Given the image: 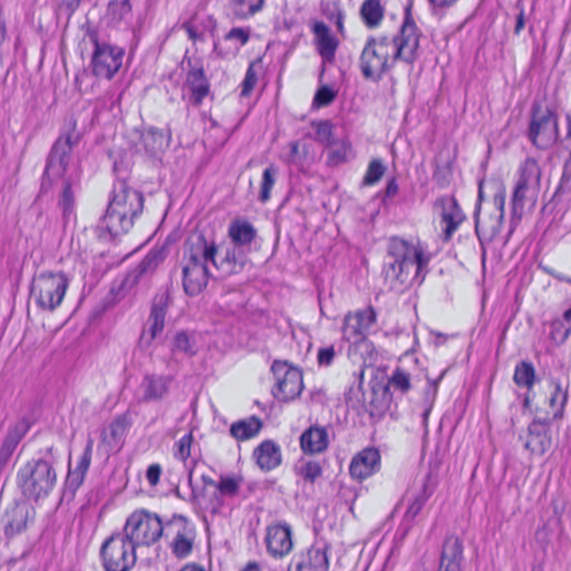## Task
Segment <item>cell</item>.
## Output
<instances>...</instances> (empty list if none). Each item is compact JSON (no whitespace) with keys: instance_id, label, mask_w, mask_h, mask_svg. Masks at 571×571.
<instances>
[{"instance_id":"obj_13","label":"cell","mask_w":571,"mask_h":571,"mask_svg":"<svg viewBox=\"0 0 571 571\" xmlns=\"http://www.w3.org/2000/svg\"><path fill=\"white\" fill-rule=\"evenodd\" d=\"M465 219L461 207L452 197H441L434 207V225L443 238H450Z\"/></svg>"},{"instance_id":"obj_51","label":"cell","mask_w":571,"mask_h":571,"mask_svg":"<svg viewBox=\"0 0 571 571\" xmlns=\"http://www.w3.org/2000/svg\"><path fill=\"white\" fill-rule=\"evenodd\" d=\"M221 489H222L223 492L232 493V492L237 490L236 481H233V480H223L222 483H221Z\"/></svg>"},{"instance_id":"obj_12","label":"cell","mask_w":571,"mask_h":571,"mask_svg":"<svg viewBox=\"0 0 571 571\" xmlns=\"http://www.w3.org/2000/svg\"><path fill=\"white\" fill-rule=\"evenodd\" d=\"M101 559L108 570L123 571L131 569L135 564V549L128 537L115 535L106 541L101 551Z\"/></svg>"},{"instance_id":"obj_45","label":"cell","mask_w":571,"mask_h":571,"mask_svg":"<svg viewBox=\"0 0 571 571\" xmlns=\"http://www.w3.org/2000/svg\"><path fill=\"white\" fill-rule=\"evenodd\" d=\"M190 450H191V436H187L178 444V456H180L182 460H185L189 456Z\"/></svg>"},{"instance_id":"obj_8","label":"cell","mask_w":571,"mask_h":571,"mask_svg":"<svg viewBox=\"0 0 571 571\" xmlns=\"http://www.w3.org/2000/svg\"><path fill=\"white\" fill-rule=\"evenodd\" d=\"M540 187V170L533 160H527L521 168L513 195V215L521 218L533 210Z\"/></svg>"},{"instance_id":"obj_42","label":"cell","mask_w":571,"mask_h":571,"mask_svg":"<svg viewBox=\"0 0 571 571\" xmlns=\"http://www.w3.org/2000/svg\"><path fill=\"white\" fill-rule=\"evenodd\" d=\"M335 98V92L331 90V88H320L318 91L317 95H316L315 103L316 106H328L331 101Z\"/></svg>"},{"instance_id":"obj_52","label":"cell","mask_w":571,"mask_h":571,"mask_svg":"<svg viewBox=\"0 0 571 571\" xmlns=\"http://www.w3.org/2000/svg\"><path fill=\"white\" fill-rule=\"evenodd\" d=\"M430 1L438 7H446V6L453 5L458 0H430Z\"/></svg>"},{"instance_id":"obj_29","label":"cell","mask_w":571,"mask_h":571,"mask_svg":"<svg viewBox=\"0 0 571 571\" xmlns=\"http://www.w3.org/2000/svg\"><path fill=\"white\" fill-rule=\"evenodd\" d=\"M316 41H317L318 48L320 53L328 61L333 59L337 48V39L334 36V34L329 31L327 26L324 24H316L315 25Z\"/></svg>"},{"instance_id":"obj_7","label":"cell","mask_w":571,"mask_h":571,"mask_svg":"<svg viewBox=\"0 0 571 571\" xmlns=\"http://www.w3.org/2000/svg\"><path fill=\"white\" fill-rule=\"evenodd\" d=\"M359 387L365 408L371 414L379 415L386 411L392 394L391 382L382 369L371 367L363 371Z\"/></svg>"},{"instance_id":"obj_21","label":"cell","mask_w":571,"mask_h":571,"mask_svg":"<svg viewBox=\"0 0 571 571\" xmlns=\"http://www.w3.org/2000/svg\"><path fill=\"white\" fill-rule=\"evenodd\" d=\"M267 549L274 558L287 556L292 549V535L286 525H274L269 528L266 537Z\"/></svg>"},{"instance_id":"obj_47","label":"cell","mask_w":571,"mask_h":571,"mask_svg":"<svg viewBox=\"0 0 571 571\" xmlns=\"http://www.w3.org/2000/svg\"><path fill=\"white\" fill-rule=\"evenodd\" d=\"M160 474H161V469L159 465H152L148 471V479L150 483L155 484L159 481Z\"/></svg>"},{"instance_id":"obj_11","label":"cell","mask_w":571,"mask_h":571,"mask_svg":"<svg viewBox=\"0 0 571 571\" xmlns=\"http://www.w3.org/2000/svg\"><path fill=\"white\" fill-rule=\"evenodd\" d=\"M66 277L57 272H46L35 280L34 284V297L37 305L43 309H55L58 307L66 294Z\"/></svg>"},{"instance_id":"obj_40","label":"cell","mask_w":571,"mask_h":571,"mask_svg":"<svg viewBox=\"0 0 571 571\" xmlns=\"http://www.w3.org/2000/svg\"><path fill=\"white\" fill-rule=\"evenodd\" d=\"M314 155H315V150H314L310 143L299 142V143L292 146V157L295 158L297 161H310V160L313 159Z\"/></svg>"},{"instance_id":"obj_17","label":"cell","mask_w":571,"mask_h":571,"mask_svg":"<svg viewBox=\"0 0 571 571\" xmlns=\"http://www.w3.org/2000/svg\"><path fill=\"white\" fill-rule=\"evenodd\" d=\"M35 518V511L29 503H16L4 515L3 527L8 537L19 535L25 531Z\"/></svg>"},{"instance_id":"obj_23","label":"cell","mask_w":571,"mask_h":571,"mask_svg":"<svg viewBox=\"0 0 571 571\" xmlns=\"http://www.w3.org/2000/svg\"><path fill=\"white\" fill-rule=\"evenodd\" d=\"M73 140L74 138H73L72 133L64 134V136L55 146L54 153L51 155L48 170H47V175L49 179L56 180L64 172L69 155L73 150Z\"/></svg>"},{"instance_id":"obj_16","label":"cell","mask_w":571,"mask_h":571,"mask_svg":"<svg viewBox=\"0 0 571 571\" xmlns=\"http://www.w3.org/2000/svg\"><path fill=\"white\" fill-rule=\"evenodd\" d=\"M168 539L175 556L178 558H185L193 548V525L185 520V518L173 519L168 525Z\"/></svg>"},{"instance_id":"obj_53","label":"cell","mask_w":571,"mask_h":571,"mask_svg":"<svg viewBox=\"0 0 571 571\" xmlns=\"http://www.w3.org/2000/svg\"><path fill=\"white\" fill-rule=\"evenodd\" d=\"M4 38H5V33H4V26L0 25V44H1V41H3Z\"/></svg>"},{"instance_id":"obj_33","label":"cell","mask_w":571,"mask_h":571,"mask_svg":"<svg viewBox=\"0 0 571 571\" xmlns=\"http://www.w3.org/2000/svg\"><path fill=\"white\" fill-rule=\"evenodd\" d=\"M461 545L456 539H452L446 543L444 548L443 559L441 569H458L461 560Z\"/></svg>"},{"instance_id":"obj_49","label":"cell","mask_w":571,"mask_h":571,"mask_svg":"<svg viewBox=\"0 0 571 571\" xmlns=\"http://www.w3.org/2000/svg\"><path fill=\"white\" fill-rule=\"evenodd\" d=\"M254 84H256V75L252 73V71H250V72H249L248 77H247L246 82H245V94H248V93L252 90V88H254Z\"/></svg>"},{"instance_id":"obj_37","label":"cell","mask_w":571,"mask_h":571,"mask_svg":"<svg viewBox=\"0 0 571 571\" xmlns=\"http://www.w3.org/2000/svg\"><path fill=\"white\" fill-rule=\"evenodd\" d=\"M165 313H167V302H164L163 304L158 305L154 309L149 328H148V333H146L148 336L155 337L158 333L161 331Z\"/></svg>"},{"instance_id":"obj_35","label":"cell","mask_w":571,"mask_h":571,"mask_svg":"<svg viewBox=\"0 0 571 571\" xmlns=\"http://www.w3.org/2000/svg\"><path fill=\"white\" fill-rule=\"evenodd\" d=\"M189 85L195 100L200 101L207 95L209 84L201 71H195L189 76Z\"/></svg>"},{"instance_id":"obj_22","label":"cell","mask_w":571,"mask_h":571,"mask_svg":"<svg viewBox=\"0 0 571 571\" xmlns=\"http://www.w3.org/2000/svg\"><path fill=\"white\" fill-rule=\"evenodd\" d=\"M374 323L375 314L371 310L354 312L346 317L344 333L347 339H359L369 333Z\"/></svg>"},{"instance_id":"obj_14","label":"cell","mask_w":571,"mask_h":571,"mask_svg":"<svg viewBox=\"0 0 571 571\" xmlns=\"http://www.w3.org/2000/svg\"><path fill=\"white\" fill-rule=\"evenodd\" d=\"M529 136L533 145L539 150L549 149L556 141V118L546 106H538L535 108L531 120Z\"/></svg>"},{"instance_id":"obj_39","label":"cell","mask_w":571,"mask_h":571,"mask_svg":"<svg viewBox=\"0 0 571 571\" xmlns=\"http://www.w3.org/2000/svg\"><path fill=\"white\" fill-rule=\"evenodd\" d=\"M124 431H125V426H124L123 421H118L114 423L113 426L106 430V434L103 436V444L104 446H112L115 444L122 436H123Z\"/></svg>"},{"instance_id":"obj_2","label":"cell","mask_w":571,"mask_h":571,"mask_svg":"<svg viewBox=\"0 0 571 571\" xmlns=\"http://www.w3.org/2000/svg\"><path fill=\"white\" fill-rule=\"evenodd\" d=\"M564 389L555 381L542 379L538 382H533L528 392V410L540 422L556 420L564 408Z\"/></svg>"},{"instance_id":"obj_50","label":"cell","mask_w":571,"mask_h":571,"mask_svg":"<svg viewBox=\"0 0 571 571\" xmlns=\"http://www.w3.org/2000/svg\"><path fill=\"white\" fill-rule=\"evenodd\" d=\"M334 351L333 349H324L319 353V363L320 364H328L329 361L333 359Z\"/></svg>"},{"instance_id":"obj_5","label":"cell","mask_w":571,"mask_h":571,"mask_svg":"<svg viewBox=\"0 0 571 571\" xmlns=\"http://www.w3.org/2000/svg\"><path fill=\"white\" fill-rule=\"evenodd\" d=\"M398 57V45L387 37L373 38L361 56V69L369 80L377 81L394 64Z\"/></svg>"},{"instance_id":"obj_3","label":"cell","mask_w":571,"mask_h":571,"mask_svg":"<svg viewBox=\"0 0 571 571\" xmlns=\"http://www.w3.org/2000/svg\"><path fill=\"white\" fill-rule=\"evenodd\" d=\"M143 197L132 189L122 190L108 207L106 227L114 237H123L143 212Z\"/></svg>"},{"instance_id":"obj_48","label":"cell","mask_w":571,"mask_h":571,"mask_svg":"<svg viewBox=\"0 0 571 571\" xmlns=\"http://www.w3.org/2000/svg\"><path fill=\"white\" fill-rule=\"evenodd\" d=\"M319 466L316 463H309L306 466L305 475L307 479L314 480L319 474Z\"/></svg>"},{"instance_id":"obj_41","label":"cell","mask_w":571,"mask_h":571,"mask_svg":"<svg viewBox=\"0 0 571 571\" xmlns=\"http://www.w3.org/2000/svg\"><path fill=\"white\" fill-rule=\"evenodd\" d=\"M274 182V173L272 170H267L264 175V182H262V199L267 200L269 197L270 192H272V187Z\"/></svg>"},{"instance_id":"obj_46","label":"cell","mask_w":571,"mask_h":571,"mask_svg":"<svg viewBox=\"0 0 571 571\" xmlns=\"http://www.w3.org/2000/svg\"><path fill=\"white\" fill-rule=\"evenodd\" d=\"M391 385H394L397 389H406L408 387V377L405 376L404 374H396L394 379H392Z\"/></svg>"},{"instance_id":"obj_34","label":"cell","mask_w":571,"mask_h":571,"mask_svg":"<svg viewBox=\"0 0 571 571\" xmlns=\"http://www.w3.org/2000/svg\"><path fill=\"white\" fill-rule=\"evenodd\" d=\"M264 0H232V11L235 15L247 19L260 9Z\"/></svg>"},{"instance_id":"obj_4","label":"cell","mask_w":571,"mask_h":571,"mask_svg":"<svg viewBox=\"0 0 571 571\" xmlns=\"http://www.w3.org/2000/svg\"><path fill=\"white\" fill-rule=\"evenodd\" d=\"M420 264L418 249L402 239L391 240L384 264L385 276L389 282L396 284L410 282L418 272Z\"/></svg>"},{"instance_id":"obj_32","label":"cell","mask_w":571,"mask_h":571,"mask_svg":"<svg viewBox=\"0 0 571 571\" xmlns=\"http://www.w3.org/2000/svg\"><path fill=\"white\" fill-rule=\"evenodd\" d=\"M229 235L233 244L237 246H247L254 240L256 232L252 225L247 221H237L231 226Z\"/></svg>"},{"instance_id":"obj_38","label":"cell","mask_w":571,"mask_h":571,"mask_svg":"<svg viewBox=\"0 0 571 571\" xmlns=\"http://www.w3.org/2000/svg\"><path fill=\"white\" fill-rule=\"evenodd\" d=\"M385 173V165L379 160H373L369 163L366 175L364 177L365 185H373L382 179Z\"/></svg>"},{"instance_id":"obj_25","label":"cell","mask_w":571,"mask_h":571,"mask_svg":"<svg viewBox=\"0 0 571 571\" xmlns=\"http://www.w3.org/2000/svg\"><path fill=\"white\" fill-rule=\"evenodd\" d=\"M254 461L264 472L272 471L282 463V451L278 444L272 441H266L254 451Z\"/></svg>"},{"instance_id":"obj_6","label":"cell","mask_w":571,"mask_h":571,"mask_svg":"<svg viewBox=\"0 0 571 571\" xmlns=\"http://www.w3.org/2000/svg\"><path fill=\"white\" fill-rule=\"evenodd\" d=\"M21 493L27 499L44 500L56 484L54 469L44 461H31L21 468L17 478Z\"/></svg>"},{"instance_id":"obj_1","label":"cell","mask_w":571,"mask_h":571,"mask_svg":"<svg viewBox=\"0 0 571 571\" xmlns=\"http://www.w3.org/2000/svg\"><path fill=\"white\" fill-rule=\"evenodd\" d=\"M505 190L503 181L489 178L482 183L477 211V230L483 241H491L503 225Z\"/></svg>"},{"instance_id":"obj_36","label":"cell","mask_w":571,"mask_h":571,"mask_svg":"<svg viewBox=\"0 0 571 571\" xmlns=\"http://www.w3.org/2000/svg\"><path fill=\"white\" fill-rule=\"evenodd\" d=\"M535 373L533 367L529 363L523 361L515 367L513 379H515V384L519 385V386L527 387L530 386L535 382Z\"/></svg>"},{"instance_id":"obj_26","label":"cell","mask_w":571,"mask_h":571,"mask_svg":"<svg viewBox=\"0 0 571 571\" xmlns=\"http://www.w3.org/2000/svg\"><path fill=\"white\" fill-rule=\"evenodd\" d=\"M328 568L325 553L317 549L302 551L294 558L289 570H325Z\"/></svg>"},{"instance_id":"obj_10","label":"cell","mask_w":571,"mask_h":571,"mask_svg":"<svg viewBox=\"0 0 571 571\" xmlns=\"http://www.w3.org/2000/svg\"><path fill=\"white\" fill-rule=\"evenodd\" d=\"M304 389L302 371L288 361H277L272 366V391L277 400L289 402Z\"/></svg>"},{"instance_id":"obj_30","label":"cell","mask_w":571,"mask_h":571,"mask_svg":"<svg viewBox=\"0 0 571 571\" xmlns=\"http://www.w3.org/2000/svg\"><path fill=\"white\" fill-rule=\"evenodd\" d=\"M262 424L257 418H247L235 423L231 428V434L238 441H247L258 436L262 431Z\"/></svg>"},{"instance_id":"obj_31","label":"cell","mask_w":571,"mask_h":571,"mask_svg":"<svg viewBox=\"0 0 571 571\" xmlns=\"http://www.w3.org/2000/svg\"><path fill=\"white\" fill-rule=\"evenodd\" d=\"M361 16L369 27H376L382 21L384 8L379 0H366L361 6Z\"/></svg>"},{"instance_id":"obj_24","label":"cell","mask_w":571,"mask_h":571,"mask_svg":"<svg viewBox=\"0 0 571 571\" xmlns=\"http://www.w3.org/2000/svg\"><path fill=\"white\" fill-rule=\"evenodd\" d=\"M418 41H420V33L418 27L413 23L412 19H408L403 27L402 37L398 45V57L404 62H412L416 56Z\"/></svg>"},{"instance_id":"obj_27","label":"cell","mask_w":571,"mask_h":571,"mask_svg":"<svg viewBox=\"0 0 571 571\" xmlns=\"http://www.w3.org/2000/svg\"><path fill=\"white\" fill-rule=\"evenodd\" d=\"M543 423L545 422L538 421L533 426H531L529 428V431H528L525 446L533 453H543L550 446V432H549V428Z\"/></svg>"},{"instance_id":"obj_20","label":"cell","mask_w":571,"mask_h":571,"mask_svg":"<svg viewBox=\"0 0 571 571\" xmlns=\"http://www.w3.org/2000/svg\"><path fill=\"white\" fill-rule=\"evenodd\" d=\"M381 469V456L376 448H369L359 452L351 461L349 472L353 479L366 480Z\"/></svg>"},{"instance_id":"obj_9","label":"cell","mask_w":571,"mask_h":571,"mask_svg":"<svg viewBox=\"0 0 571 571\" xmlns=\"http://www.w3.org/2000/svg\"><path fill=\"white\" fill-rule=\"evenodd\" d=\"M125 533L134 546L149 547L160 540L163 525L157 515L140 510L128 518Z\"/></svg>"},{"instance_id":"obj_43","label":"cell","mask_w":571,"mask_h":571,"mask_svg":"<svg viewBox=\"0 0 571 571\" xmlns=\"http://www.w3.org/2000/svg\"><path fill=\"white\" fill-rule=\"evenodd\" d=\"M345 155L346 146L343 143L334 144L331 152H329V155H328V162L329 163H337V162H341L345 158Z\"/></svg>"},{"instance_id":"obj_44","label":"cell","mask_w":571,"mask_h":571,"mask_svg":"<svg viewBox=\"0 0 571 571\" xmlns=\"http://www.w3.org/2000/svg\"><path fill=\"white\" fill-rule=\"evenodd\" d=\"M318 136H319L321 141L326 142L327 144L334 143V131L329 124H323L318 128Z\"/></svg>"},{"instance_id":"obj_19","label":"cell","mask_w":571,"mask_h":571,"mask_svg":"<svg viewBox=\"0 0 571 571\" xmlns=\"http://www.w3.org/2000/svg\"><path fill=\"white\" fill-rule=\"evenodd\" d=\"M124 53L115 46L101 47L94 57V72L103 78L113 77L122 66Z\"/></svg>"},{"instance_id":"obj_28","label":"cell","mask_w":571,"mask_h":571,"mask_svg":"<svg viewBox=\"0 0 571 571\" xmlns=\"http://www.w3.org/2000/svg\"><path fill=\"white\" fill-rule=\"evenodd\" d=\"M302 451L306 454L321 453L328 446V436L326 431L320 428H312L306 431L300 440Z\"/></svg>"},{"instance_id":"obj_18","label":"cell","mask_w":571,"mask_h":571,"mask_svg":"<svg viewBox=\"0 0 571 571\" xmlns=\"http://www.w3.org/2000/svg\"><path fill=\"white\" fill-rule=\"evenodd\" d=\"M207 257L213 266L223 272H236L244 267L245 259L236 247L229 244L219 245L215 248L207 249Z\"/></svg>"},{"instance_id":"obj_15","label":"cell","mask_w":571,"mask_h":571,"mask_svg":"<svg viewBox=\"0 0 571 571\" xmlns=\"http://www.w3.org/2000/svg\"><path fill=\"white\" fill-rule=\"evenodd\" d=\"M203 257L187 256L182 270V284L190 297L200 295L209 284V272Z\"/></svg>"}]
</instances>
